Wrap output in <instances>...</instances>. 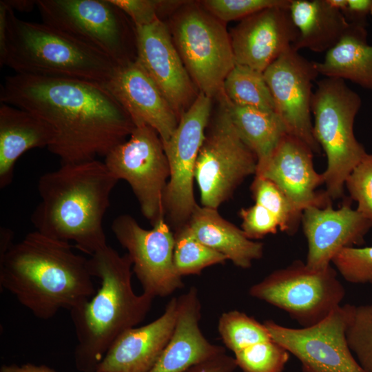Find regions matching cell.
I'll list each match as a JSON object with an SVG mask.
<instances>
[{
    "instance_id": "cell-1",
    "label": "cell",
    "mask_w": 372,
    "mask_h": 372,
    "mask_svg": "<svg viewBox=\"0 0 372 372\" xmlns=\"http://www.w3.org/2000/svg\"><path fill=\"white\" fill-rule=\"evenodd\" d=\"M0 101L52 128L54 137L48 149L61 165L105 157L136 127L112 94L92 81L15 74L6 78Z\"/></svg>"
},
{
    "instance_id": "cell-2",
    "label": "cell",
    "mask_w": 372,
    "mask_h": 372,
    "mask_svg": "<svg viewBox=\"0 0 372 372\" xmlns=\"http://www.w3.org/2000/svg\"><path fill=\"white\" fill-rule=\"evenodd\" d=\"M89 259L37 231L0 255V287L41 320L71 311L96 293Z\"/></svg>"
},
{
    "instance_id": "cell-3",
    "label": "cell",
    "mask_w": 372,
    "mask_h": 372,
    "mask_svg": "<svg viewBox=\"0 0 372 372\" xmlns=\"http://www.w3.org/2000/svg\"><path fill=\"white\" fill-rule=\"evenodd\" d=\"M118 180L104 162L62 164L43 174L41 200L31 216L35 231L70 242L90 256L107 245L103 218Z\"/></svg>"
},
{
    "instance_id": "cell-4",
    "label": "cell",
    "mask_w": 372,
    "mask_h": 372,
    "mask_svg": "<svg viewBox=\"0 0 372 372\" xmlns=\"http://www.w3.org/2000/svg\"><path fill=\"white\" fill-rule=\"evenodd\" d=\"M88 259L100 287L70 311L77 342L74 360L79 372H96L116 340L143 321L154 300L134 291L132 264L127 254L120 255L107 245Z\"/></svg>"
},
{
    "instance_id": "cell-5",
    "label": "cell",
    "mask_w": 372,
    "mask_h": 372,
    "mask_svg": "<svg viewBox=\"0 0 372 372\" xmlns=\"http://www.w3.org/2000/svg\"><path fill=\"white\" fill-rule=\"evenodd\" d=\"M0 65L9 67L16 74L101 84L109 81L118 65L53 26L18 18L9 7L5 52Z\"/></svg>"
},
{
    "instance_id": "cell-6",
    "label": "cell",
    "mask_w": 372,
    "mask_h": 372,
    "mask_svg": "<svg viewBox=\"0 0 372 372\" xmlns=\"http://www.w3.org/2000/svg\"><path fill=\"white\" fill-rule=\"evenodd\" d=\"M361 104L360 96L343 79L325 77L317 82L311 105L313 133L327 158L322 174L331 199L343 196L347 178L367 154L353 132Z\"/></svg>"
},
{
    "instance_id": "cell-7",
    "label": "cell",
    "mask_w": 372,
    "mask_h": 372,
    "mask_svg": "<svg viewBox=\"0 0 372 372\" xmlns=\"http://www.w3.org/2000/svg\"><path fill=\"white\" fill-rule=\"evenodd\" d=\"M170 33L183 64L199 92L213 98L223 92L236 65L229 33L224 23L199 3H187L175 12Z\"/></svg>"
},
{
    "instance_id": "cell-8",
    "label": "cell",
    "mask_w": 372,
    "mask_h": 372,
    "mask_svg": "<svg viewBox=\"0 0 372 372\" xmlns=\"http://www.w3.org/2000/svg\"><path fill=\"white\" fill-rule=\"evenodd\" d=\"M43 23L100 52L116 65L136 59L135 27L110 0H39Z\"/></svg>"
},
{
    "instance_id": "cell-9",
    "label": "cell",
    "mask_w": 372,
    "mask_h": 372,
    "mask_svg": "<svg viewBox=\"0 0 372 372\" xmlns=\"http://www.w3.org/2000/svg\"><path fill=\"white\" fill-rule=\"evenodd\" d=\"M249 293L285 311L302 327H309L341 306L345 289L331 266L315 271L296 260L251 286Z\"/></svg>"
},
{
    "instance_id": "cell-10",
    "label": "cell",
    "mask_w": 372,
    "mask_h": 372,
    "mask_svg": "<svg viewBox=\"0 0 372 372\" xmlns=\"http://www.w3.org/2000/svg\"><path fill=\"white\" fill-rule=\"evenodd\" d=\"M221 105L206 131L195 169L202 206L217 209L247 176L256 174L257 158L238 135L221 95Z\"/></svg>"
},
{
    "instance_id": "cell-11",
    "label": "cell",
    "mask_w": 372,
    "mask_h": 372,
    "mask_svg": "<svg viewBox=\"0 0 372 372\" xmlns=\"http://www.w3.org/2000/svg\"><path fill=\"white\" fill-rule=\"evenodd\" d=\"M104 163L118 180L129 183L152 225L165 218L163 199L169 166L162 141L152 127L136 126L127 140L105 156Z\"/></svg>"
},
{
    "instance_id": "cell-12",
    "label": "cell",
    "mask_w": 372,
    "mask_h": 372,
    "mask_svg": "<svg viewBox=\"0 0 372 372\" xmlns=\"http://www.w3.org/2000/svg\"><path fill=\"white\" fill-rule=\"evenodd\" d=\"M211 99L199 92L169 139L163 143L169 166L163 199L165 218L174 231L188 223L198 205L194 194L195 169L209 124Z\"/></svg>"
},
{
    "instance_id": "cell-13",
    "label": "cell",
    "mask_w": 372,
    "mask_h": 372,
    "mask_svg": "<svg viewBox=\"0 0 372 372\" xmlns=\"http://www.w3.org/2000/svg\"><path fill=\"white\" fill-rule=\"evenodd\" d=\"M111 228L127 251L143 293L153 298H164L183 287L174 265V232L165 218L146 229L132 216L121 214L113 220Z\"/></svg>"
},
{
    "instance_id": "cell-14",
    "label": "cell",
    "mask_w": 372,
    "mask_h": 372,
    "mask_svg": "<svg viewBox=\"0 0 372 372\" xmlns=\"http://www.w3.org/2000/svg\"><path fill=\"white\" fill-rule=\"evenodd\" d=\"M347 304L311 327L291 328L271 320L264 322L271 338L296 356L303 372H366L347 341Z\"/></svg>"
},
{
    "instance_id": "cell-15",
    "label": "cell",
    "mask_w": 372,
    "mask_h": 372,
    "mask_svg": "<svg viewBox=\"0 0 372 372\" xmlns=\"http://www.w3.org/2000/svg\"><path fill=\"white\" fill-rule=\"evenodd\" d=\"M263 74L273 99L275 112L288 134L302 141L313 153H320V147L313 133L311 109L313 82L319 75L315 61L290 47Z\"/></svg>"
},
{
    "instance_id": "cell-16",
    "label": "cell",
    "mask_w": 372,
    "mask_h": 372,
    "mask_svg": "<svg viewBox=\"0 0 372 372\" xmlns=\"http://www.w3.org/2000/svg\"><path fill=\"white\" fill-rule=\"evenodd\" d=\"M135 27V26H134ZM136 60L142 65L176 114L189 108L199 92L162 21L135 27Z\"/></svg>"
},
{
    "instance_id": "cell-17",
    "label": "cell",
    "mask_w": 372,
    "mask_h": 372,
    "mask_svg": "<svg viewBox=\"0 0 372 372\" xmlns=\"http://www.w3.org/2000/svg\"><path fill=\"white\" fill-rule=\"evenodd\" d=\"M301 221L308 245L305 264L315 271L331 266L342 249L364 244L372 227V223L353 209L349 201L335 210L331 203L324 208L309 207L303 210Z\"/></svg>"
},
{
    "instance_id": "cell-18",
    "label": "cell",
    "mask_w": 372,
    "mask_h": 372,
    "mask_svg": "<svg viewBox=\"0 0 372 372\" xmlns=\"http://www.w3.org/2000/svg\"><path fill=\"white\" fill-rule=\"evenodd\" d=\"M229 35L236 65L264 72L291 47L298 30L289 8L271 7L240 20Z\"/></svg>"
},
{
    "instance_id": "cell-19",
    "label": "cell",
    "mask_w": 372,
    "mask_h": 372,
    "mask_svg": "<svg viewBox=\"0 0 372 372\" xmlns=\"http://www.w3.org/2000/svg\"><path fill=\"white\" fill-rule=\"evenodd\" d=\"M313 153L302 141L287 134L255 176L273 182L301 213L311 206L324 208L331 199L326 192H316L324 176L313 167Z\"/></svg>"
},
{
    "instance_id": "cell-20",
    "label": "cell",
    "mask_w": 372,
    "mask_h": 372,
    "mask_svg": "<svg viewBox=\"0 0 372 372\" xmlns=\"http://www.w3.org/2000/svg\"><path fill=\"white\" fill-rule=\"evenodd\" d=\"M103 85L127 111L136 126H150L163 143L169 139L179 118L136 59L118 65Z\"/></svg>"
},
{
    "instance_id": "cell-21",
    "label": "cell",
    "mask_w": 372,
    "mask_h": 372,
    "mask_svg": "<svg viewBox=\"0 0 372 372\" xmlns=\"http://www.w3.org/2000/svg\"><path fill=\"white\" fill-rule=\"evenodd\" d=\"M178 298H172L154 321L133 327L113 343L96 372H149L167 346L175 327Z\"/></svg>"
},
{
    "instance_id": "cell-22",
    "label": "cell",
    "mask_w": 372,
    "mask_h": 372,
    "mask_svg": "<svg viewBox=\"0 0 372 372\" xmlns=\"http://www.w3.org/2000/svg\"><path fill=\"white\" fill-rule=\"evenodd\" d=\"M201 303L197 289L191 287L178 298V314L173 333L149 372H185L192 366L225 353V347L209 342L199 322Z\"/></svg>"
},
{
    "instance_id": "cell-23",
    "label": "cell",
    "mask_w": 372,
    "mask_h": 372,
    "mask_svg": "<svg viewBox=\"0 0 372 372\" xmlns=\"http://www.w3.org/2000/svg\"><path fill=\"white\" fill-rule=\"evenodd\" d=\"M54 137L52 128L37 116L1 103L0 188L10 185L16 162L25 152L34 148H48Z\"/></svg>"
},
{
    "instance_id": "cell-24",
    "label": "cell",
    "mask_w": 372,
    "mask_h": 372,
    "mask_svg": "<svg viewBox=\"0 0 372 372\" xmlns=\"http://www.w3.org/2000/svg\"><path fill=\"white\" fill-rule=\"evenodd\" d=\"M187 224L198 240L238 267L248 269L263 256V244L247 238L241 229L222 217L217 209L198 205Z\"/></svg>"
},
{
    "instance_id": "cell-25",
    "label": "cell",
    "mask_w": 372,
    "mask_h": 372,
    "mask_svg": "<svg viewBox=\"0 0 372 372\" xmlns=\"http://www.w3.org/2000/svg\"><path fill=\"white\" fill-rule=\"evenodd\" d=\"M289 12L298 30L291 45L297 52L309 49L326 53L340 41L351 25L327 0H291Z\"/></svg>"
},
{
    "instance_id": "cell-26",
    "label": "cell",
    "mask_w": 372,
    "mask_h": 372,
    "mask_svg": "<svg viewBox=\"0 0 372 372\" xmlns=\"http://www.w3.org/2000/svg\"><path fill=\"white\" fill-rule=\"evenodd\" d=\"M365 25L351 23L340 41L315 62L319 75L351 81L372 91V45Z\"/></svg>"
},
{
    "instance_id": "cell-27",
    "label": "cell",
    "mask_w": 372,
    "mask_h": 372,
    "mask_svg": "<svg viewBox=\"0 0 372 372\" xmlns=\"http://www.w3.org/2000/svg\"><path fill=\"white\" fill-rule=\"evenodd\" d=\"M220 95L238 135L256 155L257 167L263 165L288 134L283 122L275 112L236 105Z\"/></svg>"
},
{
    "instance_id": "cell-28",
    "label": "cell",
    "mask_w": 372,
    "mask_h": 372,
    "mask_svg": "<svg viewBox=\"0 0 372 372\" xmlns=\"http://www.w3.org/2000/svg\"><path fill=\"white\" fill-rule=\"evenodd\" d=\"M222 93L234 105L275 112L263 72L249 67L236 65L225 79Z\"/></svg>"
},
{
    "instance_id": "cell-29",
    "label": "cell",
    "mask_w": 372,
    "mask_h": 372,
    "mask_svg": "<svg viewBox=\"0 0 372 372\" xmlns=\"http://www.w3.org/2000/svg\"><path fill=\"white\" fill-rule=\"evenodd\" d=\"M173 260L181 277L199 275L207 267L224 264L227 258L198 240L187 224L174 231Z\"/></svg>"
},
{
    "instance_id": "cell-30",
    "label": "cell",
    "mask_w": 372,
    "mask_h": 372,
    "mask_svg": "<svg viewBox=\"0 0 372 372\" xmlns=\"http://www.w3.org/2000/svg\"><path fill=\"white\" fill-rule=\"evenodd\" d=\"M218 331L225 346L234 353L271 339L264 323L238 310L222 313L218 322Z\"/></svg>"
},
{
    "instance_id": "cell-31",
    "label": "cell",
    "mask_w": 372,
    "mask_h": 372,
    "mask_svg": "<svg viewBox=\"0 0 372 372\" xmlns=\"http://www.w3.org/2000/svg\"><path fill=\"white\" fill-rule=\"evenodd\" d=\"M346 338L356 360L366 372H372V303L347 304Z\"/></svg>"
},
{
    "instance_id": "cell-32",
    "label": "cell",
    "mask_w": 372,
    "mask_h": 372,
    "mask_svg": "<svg viewBox=\"0 0 372 372\" xmlns=\"http://www.w3.org/2000/svg\"><path fill=\"white\" fill-rule=\"evenodd\" d=\"M251 191L256 203L266 208L276 217L281 231L289 234L296 231L302 213L293 207L273 182L255 176Z\"/></svg>"
},
{
    "instance_id": "cell-33",
    "label": "cell",
    "mask_w": 372,
    "mask_h": 372,
    "mask_svg": "<svg viewBox=\"0 0 372 372\" xmlns=\"http://www.w3.org/2000/svg\"><path fill=\"white\" fill-rule=\"evenodd\" d=\"M234 358L242 372H282L289 353L271 338L237 351Z\"/></svg>"
},
{
    "instance_id": "cell-34",
    "label": "cell",
    "mask_w": 372,
    "mask_h": 372,
    "mask_svg": "<svg viewBox=\"0 0 372 372\" xmlns=\"http://www.w3.org/2000/svg\"><path fill=\"white\" fill-rule=\"evenodd\" d=\"M199 3L214 17L226 23L242 20L268 8H289L291 0H205Z\"/></svg>"
},
{
    "instance_id": "cell-35",
    "label": "cell",
    "mask_w": 372,
    "mask_h": 372,
    "mask_svg": "<svg viewBox=\"0 0 372 372\" xmlns=\"http://www.w3.org/2000/svg\"><path fill=\"white\" fill-rule=\"evenodd\" d=\"M331 262L347 282L372 284V246L344 248Z\"/></svg>"
},
{
    "instance_id": "cell-36",
    "label": "cell",
    "mask_w": 372,
    "mask_h": 372,
    "mask_svg": "<svg viewBox=\"0 0 372 372\" xmlns=\"http://www.w3.org/2000/svg\"><path fill=\"white\" fill-rule=\"evenodd\" d=\"M356 210L372 223V154H367L345 180Z\"/></svg>"
},
{
    "instance_id": "cell-37",
    "label": "cell",
    "mask_w": 372,
    "mask_h": 372,
    "mask_svg": "<svg viewBox=\"0 0 372 372\" xmlns=\"http://www.w3.org/2000/svg\"><path fill=\"white\" fill-rule=\"evenodd\" d=\"M120 8L135 27L149 25L168 11L178 10L187 1L159 0H110Z\"/></svg>"
},
{
    "instance_id": "cell-38",
    "label": "cell",
    "mask_w": 372,
    "mask_h": 372,
    "mask_svg": "<svg viewBox=\"0 0 372 372\" xmlns=\"http://www.w3.org/2000/svg\"><path fill=\"white\" fill-rule=\"evenodd\" d=\"M242 219L241 229L251 240L260 239L267 234H275L279 227L276 217L262 205L242 208L239 211Z\"/></svg>"
},
{
    "instance_id": "cell-39",
    "label": "cell",
    "mask_w": 372,
    "mask_h": 372,
    "mask_svg": "<svg viewBox=\"0 0 372 372\" xmlns=\"http://www.w3.org/2000/svg\"><path fill=\"white\" fill-rule=\"evenodd\" d=\"M237 367L235 358L225 353L198 363L185 372H234Z\"/></svg>"
},
{
    "instance_id": "cell-40",
    "label": "cell",
    "mask_w": 372,
    "mask_h": 372,
    "mask_svg": "<svg viewBox=\"0 0 372 372\" xmlns=\"http://www.w3.org/2000/svg\"><path fill=\"white\" fill-rule=\"evenodd\" d=\"M342 12L349 23L365 25L366 18L372 15V0H347Z\"/></svg>"
},
{
    "instance_id": "cell-41",
    "label": "cell",
    "mask_w": 372,
    "mask_h": 372,
    "mask_svg": "<svg viewBox=\"0 0 372 372\" xmlns=\"http://www.w3.org/2000/svg\"><path fill=\"white\" fill-rule=\"evenodd\" d=\"M0 372H56L48 366L25 363L21 365L17 364H3Z\"/></svg>"
},
{
    "instance_id": "cell-42",
    "label": "cell",
    "mask_w": 372,
    "mask_h": 372,
    "mask_svg": "<svg viewBox=\"0 0 372 372\" xmlns=\"http://www.w3.org/2000/svg\"><path fill=\"white\" fill-rule=\"evenodd\" d=\"M8 7L3 1H0V58L5 52L7 34Z\"/></svg>"
},
{
    "instance_id": "cell-43",
    "label": "cell",
    "mask_w": 372,
    "mask_h": 372,
    "mask_svg": "<svg viewBox=\"0 0 372 372\" xmlns=\"http://www.w3.org/2000/svg\"><path fill=\"white\" fill-rule=\"evenodd\" d=\"M3 1L13 11L30 12L34 8V6H37V1L3 0Z\"/></svg>"
},
{
    "instance_id": "cell-44",
    "label": "cell",
    "mask_w": 372,
    "mask_h": 372,
    "mask_svg": "<svg viewBox=\"0 0 372 372\" xmlns=\"http://www.w3.org/2000/svg\"><path fill=\"white\" fill-rule=\"evenodd\" d=\"M12 233L6 227L0 229V255L5 254L13 245L12 242Z\"/></svg>"
}]
</instances>
